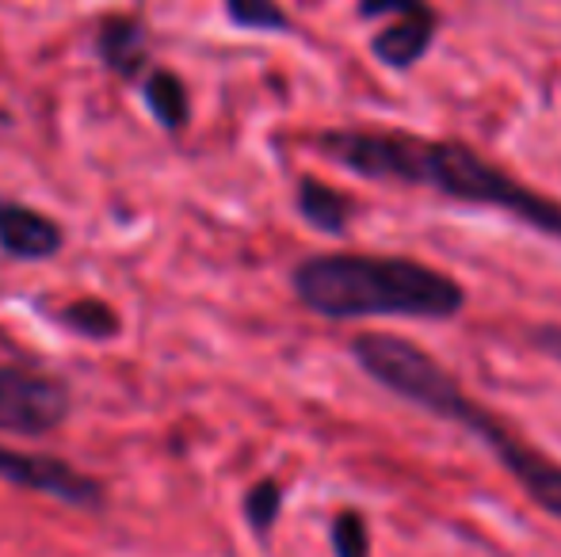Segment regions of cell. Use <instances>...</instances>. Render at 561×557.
<instances>
[{"instance_id": "cell-1", "label": "cell", "mask_w": 561, "mask_h": 557, "mask_svg": "<svg viewBox=\"0 0 561 557\" xmlns=\"http://www.w3.org/2000/svg\"><path fill=\"white\" fill-rule=\"evenodd\" d=\"M321 153L340 169L359 172L367 179H393V184L428 187L455 202L470 207H496L516 222L561 241V202L527 187L508 169L481 156L462 141L424 138L409 130H325L318 138Z\"/></svg>"}, {"instance_id": "cell-2", "label": "cell", "mask_w": 561, "mask_h": 557, "mask_svg": "<svg viewBox=\"0 0 561 557\" xmlns=\"http://www.w3.org/2000/svg\"><path fill=\"white\" fill-rule=\"evenodd\" d=\"M352 359L363 367V374H370L378 386L398 394L401 402L478 436L496 454V462L512 474V481L542 512L561 520V462L542 454L539 446L524 443L508 423L496 420L485 405L473 402L455 382V374H447L428 351L390 333H363L352 340Z\"/></svg>"}, {"instance_id": "cell-3", "label": "cell", "mask_w": 561, "mask_h": 557, "mask_svg": "<svg viewBox=\"0 0 561 557\" xmlns=\"http://www.w3.org/2000/svg\"><path fill=\"white\" fill-rule=\"evenodd\" d=\"M295 294L306 310L333 321L413 317L447 321L466 305V290L447 271L409 256L318 253L295 268Z\"/></svg>"}, {"instance_id": "cell-4", "label": "cell", "mask_w": 561, "mask_h": 557, "mask_svg": "<svg viewBox=\"0 0 561 557\" xmlns=\"http://www.w3.org/2000/svg\"><path fill=\"white\" fill-rule=\"evenodd\" d=\"M69 417V390L58 379L0 363V431L50 436Z\"/></svg>"}, {"instance_id": "cell-5", "label": "cell", "mask_w": 561, "mask_h": 557, "mask_svg": "<svg viewBox=\"0 0 561 557\" xmlns=\"http://www.w3.org/2000/svg\"><path fill=\"white\" fill-rule=\"evenodd\" d=\"M0 481L43 492V497H54L69 508H84V512L104 508V485L69 462L50 459V454H23L12 446H0Z\"/></svg>"}, {"instance_id": "cell-6", "label": "cell", "mask_w": 561, "mask_h": 557, "mask_svg": "<svg viewBox=\"0 0 561 557\" xmlns=\"http://www.w3.org/2000/svg\"><path fill=\"white\" fill-rule=\"evenodd\" d=\"M439 15L432 12V4H421L405 15H393L390 27H382L370 38V50L382 66L390 69H413L416 61L428 54V46L436 43Z\"/></svg>"}, {"instance_id": "cell-7", "label": "cell", "mask_w": 561, "mask_h": 557, "mask_svg": "<svg viewBox=\"0 0 561 557\" xmlns=\"http://www.w3.org/2000/svg\"><path fill=\"white\" fill-rule=\"evenodd\" d=\"M66 245L58 222L23 202H0V248L15 260H46Z\"/></svg>"}, {"instance_id": "cell-8", "label": "cell", "mask_w": 561, "mask_h": 557, "mask_svg": "<svg viewBox=\"0 0 561 557\" xmlns=\"http://www.w3.org/2000/svg\"><path fill=\"white\" fill-rule=\"evenodd\" d=\"M96 54L112 73L118 77H138L149 66V43L146 31L138 20H126V15H112V20L100 23L96 31Z\"/></svg>"}, {"instance_id": "cell-9", "label": "cell", "mask_w": 561, "mask_h": 557, "mask_svg": "<svg viewBox=\"0 0 561 557\" xmlns=\"http://www.w3.org/2000/svg\"><path fill=\"white\" fill-rule=\"evenodd\" d=\"M298 214L321 233H344L347 222H352V199L336 187L306 176L298 184Z\"/></svg>"}, {"instance_id": "cell-10", "label": "cell", "mask_w": 561, "mask_h": 557, "mask_svg": "<svg viewBox=\"0 0 561 557\" xmlns=\"http://www.w3.org/2000/svg\"><path fill=\"white\" fill-rule=\"evenodd\" d=\"M141 92H146L149 112H153V119L161 123L164 130L187 127V112H192V104H187L184 81H180L172 69H153V73L146 77V89Z\"/></svg>"}, {"instance_id": "cell-11", "label": "cell", "mask_w": 561, "mask_h": 557, "mask_svg": "<svg viewBox=\"0 0 561 557\" xmlns=\"http://www.w3.org/2000/svg\"><path fill=\"white\" fill-rule=\"evenodd\" d=\"M61 321L73 333L89 336V340H112V336H118V313L107 302H100V298H81V302L66 305Z\"/></svg>"}, {"instance_id": "cell-12", "label": "cell", "mask_w": 561, "mask_h": 557, "mask_svg": "<svg viewBox=\"0 0 561 557\" xmlns=\"http://www.w3.org/2000/svg\"><path fill=\"white\" fill-rule=\"evenodd\" d=\"M279 512H283V489H279V481H272V477H264V481H256L249 492H244V520H249V527L256 531L260 538L275 527Z\"/></svg>"}, {"instance_id": "cell-13", "label": "cell", "mask_w": 561, "mask_h": 557, "mask_svg": "<svg viewBox=\"0 0 561 557\" xmlns=\"http://www.w3.org/2000/svg\"><path fill=\"white\" fill-rule=\"evenodd\" d=\"M226 12L237 27L249 31H290V15L275 0H226Z\"/></svg>"}, {"instance_id": "cell-14", "label": "cell", "mask_w": 561, "mask_h": 557, "mask_svg": "<svg viewBox=\"0 0 561 557\" xmlns=\"http://www.w3.org/2000/svg\"><path fill=\"white\" fill-rule=\"evenodd\" d=\"M333 554L336 557H370V531L367 520H363L355 508H344V512L333 520Z\"/></svg>"}, {"instance_id": "cell-15", "label": "cell", "mask_w": 561, "mask_h": 557, "mask_svg": "<svg viewBox=\"0 0 561 557\" xmlns=\"http://www.w3.org/2000/svg\"><path fill=\"white\" fill-rule=\"evenodd\" d=\"M421 4H428V0H359V12L367 20H393V15H405Z\"/></svg>"}, {"instance_id": "cell-16", "label": "cell", "mask_w": 561, "mask_h": 557, "mask_svg": "<svg viewBox=\"0 0 561 557\" xmlns=\"http://www.w3.org/2000/svg\"><path fill=\"white\" fill-rule=\"evenodd\" d=\"M535 344H539L547 356H554L558 363H561V328L558 325H547V328H535V336H531Z\"/></svg>"}]
</instances>
